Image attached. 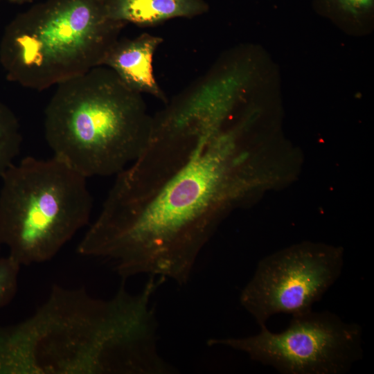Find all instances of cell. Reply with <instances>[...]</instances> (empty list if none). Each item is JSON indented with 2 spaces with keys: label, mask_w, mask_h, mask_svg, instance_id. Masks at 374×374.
<instances>
[{
  "label": "cell",
  "mask_w": 374,
  "mask_h": 374,
  "mask_svg": "<svg viewBox=\"0 0 374 374\" xmlns=\"http://www.w3.org/2000/svg\"><path fill=\"white\" fill-rule=\"evenodd\" d=\"M253 162L242 128L224 127L148 197L106 199L80 251L111 260L123 279L148 274L187 283L220 222L252 189Z\"/></svg>",
  "instance_id": "obj_1"
},
{
  "label": "cell",
  "mask_w": 374,
  "mask_h": 374,
  "mask_svg": "<svg viewBox=\"0 0 374 374\" xmlns=\"http://www.w3.org/2000/svg\"><path fill=\"white\" fill-rule=\"evenodd\" d=\"M151 277L139 294L124 285L110 299L53 285L30 317L0 325L1 374H170L159 355Z\"/></svg>",
  "instance_id": "obj_2"
},
{
  "label": "cell",
  "mask_w": 374,
  "mask_h": 374,
  "mask_svg": "<svg viewBox=\"0 0 374 374\" xmlns=\"http://www.w3.org/2000/svg\"><path fill=\"white\" fill-rule=\"evenodd\" d=\"M152 123L143 96L99 66L57 85L44 127L53 156L87 178L116 176L133 163Z\"/></svg>",
  "instance_id": "obj_3"
},
{
  "label": "cell",
  "mask_w": 374,
  "mask_h": 374,
  "mask_svg": "<svg viewBox=\"0 0 374 374\" xmlns=\"http://www.w3.org/2000/svg\"><path fill=\"white\" fill-rule=\"evenodd\" d=\"M125 25L97 0H46L6 26L0 63L8 80L44 90L102 66Z\"/></svg>",
  "instance_id": "obj_4"
},
{
  "label": "cell",
  "mask_w": 374,
  "mask_h": 374,
  "mask_svg": "<svg viewBox=\"0 0 374 374\" xmlns=\"http://www.w3.org/2000/svg\"><path fill=\"white\" fill-rule=\"evenodd\" d=\"M1 177L0 238L21 265L51 260L88 223L87 177L56 157H26Z\"/></svg>",
  "instance_id": "obj_5"
},
{
  "label": "cell",
  "mask_w": 374,
  "mask_h": 374,
  "mask_svg": "<svg viewBox=\"0 0 374 374\" xmlns=\"http://www.w3.org/2000/svg\"><path fill=\"white\" fill-rule=\"evenodd\" d=\"M249 93L244 70L221 59L152 116L147 155L167 170H178L200 144L221 130L243 107Z\"/></svg>",
  "instance_id": "obj_6"
},
{
  "label": "cell",
  "mask_w": 374,
  "mask_h": 374,
  "mask_svg": "<svg viewBox=\"0 0 374 374\" xmlns=\"http://www.w3.org/2000/svg\"><path fill=\"white\" fill-rule=\"evenodd\" d=\"M292 316L290 325L280 332L262 326L253 336L211 339L208 343L244 352L283 374H343L362 359L359 325L346 323L328 311L311 310Z\"/></svg>",
  "instance_id": "obj_7"
},
{
  "label": "cell",
  "mask_w": 374,
  "mask_h": 374,
  "mask_svg": "<svg viewBox=\"0 0 374 374\" xmlns=\"http://www.w3.org/2000/svg\"><path fill=\"white\" fill-rule=\"evenodd\" d=\"M343 266L339 248L293 246L260 261L241 292L240 303L260 326L276 314L308 312L339 278Z\"/></svg>",
  "instance_id": "obj_8"
},
{
  "label": "cell",
  "mask_w": 374,
  "mask_h": 374,
  "mask_svg": "<svg viewBox=\"0 0 374 374\" xmlns=\"http://www.w3.org/2000/svg\"><path fill=\"white\" fill-rule=\"evenodd\" d=\"M163 39L144 33L132 38L118 39L105 55L102 66L112 69L131 90L150 95L163 103L168 100L154 73L153 60Z\"/></svg>",
  "instance_id": "obj_9"
},
{
  "label": "cell",
  "mask_w": 374,
  "mask_h": 374,
  "mask_svg": "<svg viewBox=\"0 0 374 374\" xmlns=\"http://www.w3.org/2000/svg\"><path fill=\"white\" fill-rule=\"evenodd\" d=\"M110 19L138 26H154L175 18H193L208 10L204 0H105Z\"/></svg>",
  "instance_id": "obj_10"
},
{
  "label": "cell",
  "mask_w": 374,
  "mask_h": 374,
  "mask_svg": "<svg viewBox=\"0 0 374 374\" xmlns=\"http://www.w3.org/2000/svg\"><path fill=\"white\" fill-rule=\"evenodd\" d=\"M22 136L14 112L0 100V177L19 155Z\"/></svg>",
  "instance_id": "obj_11"
},
{
  "label": "cell",
  "mask_w": 374,
  "mask_h": 374,
  "mask_svg": "<svg viewBox=\"0 0 374 374\" xmlns=\"http://www.w3.org/2000/svg\"><path fill=\"white\" fill-rule=\"evenodd\" d=\"M319 8L327 15L354 23L371 17L374 0H317Z\"/></svg>",
  "instance_id": "obj_12"
},
{
  "label": "cell",
  "mask_w": 374,
  "mask_h": 374,
  "mask_svg": "<svg viewBox=\"0 0 374 374\" xmlns=\"http://www.w3.org/2000/svg\"><path fill=\"white\" fill-rule=\"evenodd\" d=\"M21 265L11 256L0 258V308L14 299Z\"/></svg>",
  "instance_id": "obj_13"
},
{
  "label": "cell",
  "mask_w": 374,
  "mask_h": 374,
  "mask_svg": "<svg viewBox=\"0 0 374 374\" xmlns=\"http://www.w3.org/2000/svg\"><path fill=\"white\" fill-rule=\"evenodd\" d=\"M7 1L12 3L23 4V3L33 2L35 0H7Z\"/></svg>",
  "instance_id": "obj_14"
},
{
  "label": "cell",
  "mask_w": 374,
  "mask_h": 374,
  "mask_svg": "<svg viewBox=\"0 0 374 374\" xmlns=\"http://www.w3.org/2000/svg\"><path fill=\"white\" fill-rule=\"evenodd\" d=\"M97 1H100V2H101L103 3L105 0H97Z\"/></svg>",
  "instance_id": "obj_15"
},
{
  "label": "cell",
  "mask_w": 374,
  "mask_h": 374,
  "mask_svg": "<svg viewBox=\"0 0 374 374\" xmlns=\"http://www.w3.org/2000/svg\"><path fill=\"white\" fill-rule=\"evenodd\" d=\"M1 244H2V242H1V238H0V247H1Z\"/></svg>",
  "instance_id": "obj_16"
}]
</instances>
